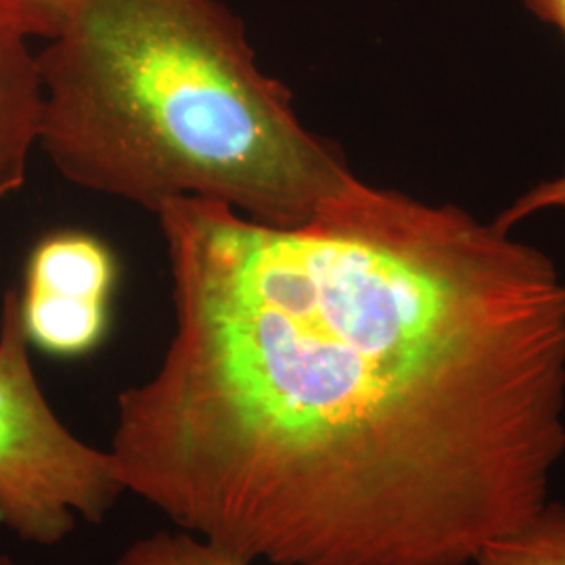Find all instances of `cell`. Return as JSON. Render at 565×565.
Returning <instances> with one entry per match:
<instances>
[{
    "label": "cell",
    "mask_w": 565,
    "mask_h": 565,
    "mask_svg": "<svg viewBox=\"0 0 565 565\" xmlns=\"http://www.w3.org/2000/svg\"><path fill=\"white\" fill-rule=\"evenodd\" d=\"M25 39L0 21V200L25 182L28 158L41 135V74Z\"/></svg>",
    "instance_id": "5"
},
{
    "label": "cell",
    "mask_w": 565,
    "mask_h": 565,
    "mask_svg": "<svg viewBox=\"0 0 565 565\" xmlns=\"http://www.w3.org/2000/svg\"><path fill=\"white\" fill-rule=\"evenodd\" d=\"M471 564L565 565V505L546 501L522 527L486 541Z\"/></svg>",
    "instance_id": "6"
},
{
    "label": "cell",
    "mask_w": 565,
    "mask_h": 565,
    "mask_svg": "<svg viewBox=\"0 0 565 565\" xmlns=\"http://www.w3.org/2000/svg\"><path fill=\"white\" fill-rule=\"evenodd\" d=\"M20 294L0 315V524L23 541L57 545L81 515L99 524L126 488L111 452L84 445L46 403L28 354Z\"/></svg>",
    "instance_id": "3"
},
{
    "label": "cell",
    "mask_w": 565,
    "mask_h": 565,
    "mask_svg": "<svg viewBox=\"0 0 565 565\" xmlns=\"http://www.w3.org/2000/svg\"><path fill=\"white\" fill-rule=\"evenodd\" d=\"M76 4L78 0H0V21L23 36L51 41L60 34Z\"/></svg>",
    "instance_id": "8"
},
{
    "label": "cell",
    "mask_w": 565,
    "mask_h": 565,
    "mask_svg": "<svg viewBox=\"0 0 565 565\" xmlns=\"http://www.w3.org/2000/svg\"><path fill=\"white\" fill-rule=\"evenodd\" d=\"M543 210H565V172L553 181L541 182L530 189L520 200L511 203L501 216H497L494 224L501 231H511L520 221Z\"/></svg>",
    "instance_id": "9"
},
{
    "label": "cell",
    "mask_w": 565,
    "mask_h": 565,
    "mask_svg": "<svg viewBox=\"0 0 565 565\" xmlns=\"http://www.w3.org/2000/svg\"><path fill=\"white\" fill-rule=\"evenodd\" d=\"M0 565H13V564H9V562H0Z\"/></svg>",
    "instance_id": "11"
},
{
    "label": "cell",
    "mask_w": 565,
    "mask_h": 565,
    "mask_svg": "<svg viewBox=\"0 0 565 565\" xmlns=\"http://www.w3.org/2000/svg\"><path fill=\"white\" fill-rule=\"evenodd\" d=\"M530 11L541 20L553 23L565 34V0H525Z\"/></svg>",
    "instance_id": "10"
},
{
    "label": "cell",
    "mask_w": 565,
    "mask_h": 565,
    "mask_svg": "<svg viewBox=\"0 0 565 565\" xmlns=\"http://www.w3.org/2000/svg\"><path fill=\"white\" fill-rule=\"evenodd\" d=\"M116 258L97 237L61 231L44 237L25 264L20 294L28 342L53 356L95 350L109 324Z\"/></svg>",
    "instance_id": "4"
},
{
    "label": "cell",
    "mask_w": 565,
    "mask_h": 565,
    "mask_svg": "<svg viewBox=\"0 0 565 565\" xmlns=\"http://www.w3.org/2000/svg\"><path fill=\"white\" fill-rule=\"evenodd\" d=\"M118 565H249L189 532H156L135 541Z\"/></svg>",
    "instance_id": "7"
},
{
    "label": "cell",
    "mask_w": 565,
    "mask_h": 565,
    "mask_svg": "<svg viewBox=\"0 0 565 565\" xmlns=\"http://www.w3.org/2000/svg\"><path fill=\"white\" fill-rule=\"evenodd\" d=\"M36 63L39 142L88 191L298 226L359 181L218 0H78Z\"/></svg>",
    "instance_id": "2"
},
{
    "label": "cell",
    "mask_w": 565,
    "mask_h": 565,
    "mask_svg": "<svg viewBox=\"0 0 565 565\" xmlns=\"http://www.w3.org/2000/svg\"><path fill=\"white\" fill-rule=\"evenodd\" d=\"M174 335L121 484L245 564L467 565L565 452V281L455 205L354 182L308 223L156 210Z\"/></svg>",
    "instance_id": "1"
}]
</instances>
